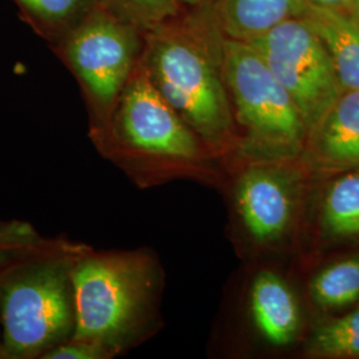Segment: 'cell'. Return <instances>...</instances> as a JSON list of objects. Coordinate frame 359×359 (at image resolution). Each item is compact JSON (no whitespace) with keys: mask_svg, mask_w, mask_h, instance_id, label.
Wrapping results in <instances>:
<instances>
[{"mask_svg":"<svg viewBox=\"0 0 359 359\" xmlns=\"http://www.w3.org/2000/svg\"><path fill=\"white\" fill-rule=\"evenodd\" d=\"M88 245L52 244L0 268L1 359H43L76 330L74 264Z\"/></svg>","mask_w":359,"mask_h":359,"instance_id":"obj_1","label":"cell"},{"mask_svg":"<svg viewBox=\"0 0 359 359\" xmlns=\"http://www.w3.org/2000/svg\"><path fill=\"white\" fill-rule=\"evenodd\" d=\"M72 274L74 338L96 342L115 357L148 333L160 283L148 250L99 252L88 245L77 255Z\"/></svg>","mask_w":359,"mask_h":359,"instance_id":"obj_2","label":"cell"},{"mask_svg":"<svg viewBox=\"0 0 359 359\" xmlns=\"http://www.w3.org/2000/svg\"><path fill=\"white\" fill-rule=\"evenodd\" d=\"M95 145L139 182L158 179L168 167L189 161L201 152L198 136L154 87L142 60Z\"/></svg>","mask_w":359,"mask_h":359,"instance_id":"obj_3","label":"cell"},{"mask_svg":"<svg viewBox=\"0 0 359 359\" xmlns=\"http://www.w3.org/2000/svg\"><path fill=\"white\" fill-rule=\"evenodd\" d=\"M222 74L240 124L246 149L268 160L292 158L308 142L306 124L289 92L258 53L243 40L222 43Z\"/></svg>","mask_w":359,"mask_h":359,"instance_id":"obj_4","label":"cell"},{"mask_svg":"<svg viewBox=\"0 0 359 359\" xmlns=\"http://www.w3.org/2000/svg\"><path fill=\"white\" fill-rule=\"evenodd\" d=\"M156 32L142 59L154 87L198 137L216 145L226 142L233 117L217 67L189 36Z\"/></svg>","mask_w":359,"mask_h":359,"instance_id":"obj_5","label":"cell"},{"mask_svg":"<svg viewBox=\"0 0 359 359\" xmlns=\"http://www.w3.org/2000/svg\"><path fill=\"white\" fill-rule=\"evenodd\" d=\"M139 28L97 6L65 35L63 57L86 95L90 137L107 130L116 103L140 59Z\"/></svg>","mask_w":359,"mask_h":359,"instance_id":"obj_6","label":"cell"},{"mask_svg":"<svg viewBox=\"0 0 359 359\" xmlns=\"http://www.w3.org/2000/svg\"><path fill=\"white\" fill-rule=\"evenodd\" d=\"M249 43L289 92L310 137L344 92L321 39L305 20L293 18Z\"/></svg>","mask_w":359,"mask_h":359,"instance_id":"obj_7","label":"cell"},{"mask_svg":"<svg viewBox=\"0 0 359 359\" xmlns=\"http://www.w3.org/2000/svg\"><path fill=\"white\" fill-rule=\"evenodd\" d=\"M297 194L294 172L274 165L246 169L236 191L246 231L258 243L280 240L294 217Z\"/></svg>","mask_w":359,"mask_h":359,"instance_id":"obj_8","label":"cell"},{"mask_svg":"<svg viewBox=\"0 0 359 359\" xmlns=\"http://www.w3.org/2000/svg\"><path fill=\"white\" fill-rule=\"evenodd\" d=\"M308 142L316 167L335 172L359 168L358 90L342 92Z\"/></svg>","mask_w":359,"mask_h":359,"instance_id":"obj_9","label":"cell"},{"mask_svg":"<svg viewBox=\"0 0 359 359\" xmlns=\"http://www.w3.org/2000/svg\"><path fill=\"white\" fill-rule=\"evenodd\" d=\"M299 18L321 39L344 90H359V16L306 1Z\"/></svg>","mask_w":359,"mask_h":359,"instance_id":"obj_10","label":"cell"},{"mask_svg":"<svg viewBox=\"0 0 359 359\" xmlns=\"http://www.w3.org/2000/svg\"><path fill=\"white\" fill-rule=\"evenodd\" d=\"M250 310L257 330L273 346L290 345L301 325L293 292L280 276L261 271L250 289Z\"/></svg>","mask_w":359,"mask_h":359,"instance_id":"obj_11","label":"cell"},{"mask_svg":"<svg viewBox=\"0 0 359 359\" xmlns=\"http://www.w3.org/2000/svg\"><path fill=\"white\" fill-rule=\"evenodd\" d=\"M306 0H219V20L228 38L250 41L283 22L299 18Z\"/></svg>","mask_w":359,"mask_h":359,"instance_id":"obj_12","label":"cell"},{"mask_svg":"<svg viewBox=\"0 0 359 359\" xmlns=\"http://www.w3.org/2000/svg\"><path fill=\"white\" fill-rule=\"evenodd\" d=\"M321 224L333 238L359 236V168L342 172L327 185L322 200Z\"/></svg>","mask_w":359,"mask_h":359,"instance_id":"obj_13","label":"cell"},{"mask_svg":"<svg viewBox=\"0 0 359 359\" xmlns=\"http://www.w3.org/2000/svg\"><path fill=\"white\" fill-rule=\"evenodd\" d=\"M314 302L325 309L347 308L359 299V256L337 261L318 271L310 283Z\"/></svg>","mask_w":359,"mask_h":359,"instance_id":"obj_14","label":"cell"},{"mask_svg":"<svg viewBox=\"0 0 359 359\" xmlns=\"http://www.w3.org/2000/svg\"><path fill=\"white\" fill-rule=\"evenodd\" d=\"M308 351L326 358H359V308L318 326Z\"/></svg>","mask_w":359,"mask_h":359,"instance_id":"obj_15","label":"cell"},{"mask_svg":"<svg viewBox=\"0 0 359 359\" xmlns=\"http://www.w3.org/2000/svg\"><path fill=\"white\" fill-rule=\"evenodd\" d=\"M28 15L43 26L53 29L68 28L80 23L92 13L100 0H16Z\"/></svg>","mask_w":359,"mask_h":359,"instance_id":"obj_16","label":"cell"},{"mask_svg":"<svg viewBox=\"0 0 359 359\" xmlns=\"http://www.w3.org/2000/svg\"><path fill=\"white\" fill-rule=\"evenodd\" d=\"M105 8L132 26L157 29L179 13L177 0H100Z\"/></svg>","mask_w":359,"mask_h":359,"instance_id":"obj_17","label":"cell"},{"mask_svg":"<svg viewBox=\"0 0 359 359\" xmlns=\"http://www.w3.org/2000/svg\"><path fill=\"white\" fill-rule=\"evenodd\" d=\"M55 238L43 236L28 221L0 219V268L48 246Z\"/></svg>","mask_w":359,"mask_h":359,"instance_id":"obj_18","label":"cell"},{"mask_svg":"<svg viewBox=\"0 0 359 359\" xmlns=\"http://www.w3.org/2000/svg\"><path fill=\"white\" fill-rule=\"evenodd\" d=\"M112 357L114 355L105 347L96 342L72 338L63 345L55 347L43 359H108Z\"/></svg>","mask_w":359,"mask_h":359,"instance_id":"obj_19","label":"cell"},{"mask_svg":"<svg viewBox=\"0 0 359 359\" xmlns=\"http://www.w3.org/2000/svg\"><path fill=\"white\" fill-rule=\"evenodd\" d=\"M310 4L327 7V8H337V10H348L351 0H306Z\"/></svg>","mask_w":359,"mask_h":359,"instance_id":"obj_20","label":"cell"},{"mask_svg":"<svg viewBox=\"0 0 359 359\" xmlns=\"http://www.w3.org/2000/svg\"><path fill=\"white\" fill-rule=\"evenodd\" d=\"M348 10L359 16V0H351L350 6H348Z\"/></svg>","mask_w":359,"mask_h":359,"instance_id":"obj_21","label":"cell"},{"mask_svg":"<svg viewBox=\"0 0 359 359\" xmlns=\"http://www.w3.org/2000/svg\"><path fill=\"white\" fill-rule=\"evenodd\" d=\"M181 1H184L187 4H191V6H196V4H200V3H203L205 0H181Z\"/></svg>","mask_w":359,"mask_h":359,"instance_id":"obj_22","label":"cell"},{"mask_svg":"<svg viewBox=\"0 0 359 359\" xmlns=\"http://www.w3.org/2000/svg\"><path fill=\"white\" fill-rule=\"evenodd\" d=\"M0 359H1V322H0Z\"/></svg>","mask_w":359,"mask_h":359,"instance_id":"obj_23","label":"cell"}]
</instances>
